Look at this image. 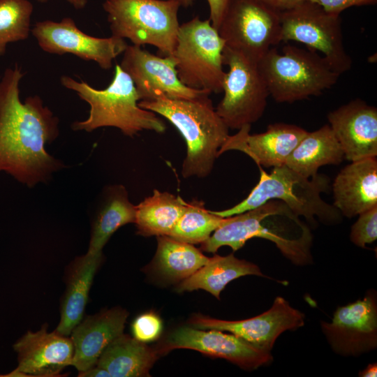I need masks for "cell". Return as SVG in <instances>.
Wrapping results in <instances>:
<instances>
[{"label":"cell","instance_id":"18","mask_svg":"<svg viewBox=\"0 0 377 377\" xmlns=\"http://www.w3.org/2000/svg\"><path fill=\"white\" fill-rule=\"evenodd\" d=\"M329 126L344 158L355 161L377 156V109L355 99L330 112Z\"/></svg>","mask_w":377,"mask_h":377},{"label":"cell","instance_id":"3","mask_svg":"<svg viewBox=\"0 0 377 377\" xmlns=\"http://www.w3.org/2000/svg\"><path fill=\"white\" fill-rule=\"evenodd\" d=\"M210 94L191 99L158 98L140 101V108L168 119L186 145L182 165L184 178H204L212 172L219 151L229 137V128L217 114Z\"/></svg>","mask_w":377,"mask_h":377},{"label":"cell","instance_id":"10","mask_svg":"<svg viewBox=\"0 0 377 377\" xmlns=\"http://www.w3.org/2000/svg\"><path fill=\"white\" fill-rule=\"evenodd\" d=\"M223 61L228 71L223 97L215 109L228 128L239 130L263 116L269 94L258 62L226 46Z\"/></svg>","mask_w":377,"mask_h":377},{"label":"cell","instance_id":"36","mask_svg":"<svg viewBox=\"0 0 377 377\" xmlns=\"http://www.w3.org/2000/svg\"><path fill=\"white\" fill-rule=\"evenodd\" d=\"M80 377H111L105 369L95 365L86 371L78 372Z\"/></svg>","mask_w":377,"mask_h":377},{"label":"cell","instance_id":"35","mask_svg":"<svg viewBox=\"0 0 377 377\" xmlns=\"http://www.w3.org/2000/svg\"><path fill=\"white\" fill-rule=\"evenodd\" d=\"M271 8L283 11L288 10L302 0H260Z\"/></svg>","mask_w":377,"mask_h":377},{"label":"cell","instance_id":"27","mask_svg":"<svg viewBox=\"0 0 377 377\" xmlns=\"http://www.w3.org/2000/svg\"><path fill=\"white\" fill-rule=\"evenodd\" d=\"M188 202L179 195L154 189L153 194L135 205L137 234L163 236L170 234Z\"/></svg>","mask_w":377,"mask_h":377},{"label":"cell","instance_id":"33","mask_svg":"<svg viewBox=\"0 0 377 377\" xmlns=\"http://www.w3.org/2000/svg\"><path fill=\"white\" fill-rule=\"evenodd\" d=\"M318 4L328 12L340 14L352 6L374 4L377 0H306Z\"/></svg>","mask_w":377,"mask_h":377},{"label":"cell","instance_id":"29","mask_svg":"<svg viewBox=\"0 0 377 377\" xmlns=\"http://www.w3.org/2000/svg\"><path fill=\"white\" fill-rule=\"evenodd\" d=\"M224 221L207 209L203 201L195 199L188 202L169 236L191 244H202Z\"/></svg>","mask_w":377,"mask_h":377},{"label":"cell","instance_id":"15","mask_svg":"<svg viewBox=\"0 0 377 377\" xmlns=\"http://www.w3.org/2000/svg\"><path fill=\"white\" fill-rule=\"evenodd\" d=\"M176 348L197 350L227 360L244 369H256L273 360L270 352L256 347L233 334L217 330L182 327L172 332L158 348L160 354Z\"/></svg>","mask_w":377,"mask_h":377},{"label":"cell","instance_id":"38","mask_svg":"<svg viewBox=\"0 0 377 377\" xmlns=\"http://www.w3.org/2000/svg\"><path fill=\"white\" fill-rule=\"evenodd\" d=\"M40 3H45L48 0H36ZM76 9H82L87 3V0H66Z\"/></svg>","mask_w":377,"mask_h":377},{"label":"cell","instance_id":"32","mask_svg":"<svg viewBox=\"0 0 377 377\" xmlns=\"http://www.w3.org/2000/svg\"><path fill=\"white\" fill-rule=\"evenodd\" d=\"M162 321L154 312L144 313L133 322L131 330L133 337L143 343L158 339L162 331Z\"/></svg>","mask_w":377,"mask_h":377},{"label":"cell","instance_id":"20","mask_svg":"<svg viewBox=\"0 0 377 377\" xmlns=\"http://www.w3.org/2000/svg\"><path fill=\"white\" fill-rule=\"evenodd\" d=\"M128 316L126 309L113 307L83 318L69 335L74 346L71 365L78 372L95 366L105 348L123 333Z\"/></svg>","mask_w":377,"mask_h":377},{"label":"cell","instance_id":"17","mask_svg":"<svg viewBox=\"0 0 377 377\" xmlns=\"http://www.w3.org/2000/svg\"><path fill=\"white\" fill-rule=\"evenodd\" d=\"M45 323L37 332L27 331L13 346L17 355L16 371L26 377H58L71 365L74 346L69 336L47 332Z\"/></svg>","mask_w":377,"mask_h":377},{"label":"cell","instance_id":"41","mask_svg":"<svg viewBox=\"0 0 377 377\" xmlns=\"http://www.w3.org/2000/svg\"><path fill=\"white\" fill-rule=\"evenodd\" d=\"M0 80H1V77H0Z\"/></svg>","mask_w":377,"mask_h":377},{"label":"cell","instance_id":"19","mask_svg":"<svg viewBox=\"0 0 377 377\" xmlns=\"http://www.w3.org/2000/svg\"><path fill=\"white\" fill-rule=\"evenodd\" d=\"M251 126H245L234 135H229L219 151L239 150L249 155L259 167H278L285 165L308 131L293 124H269L264 133L250 135Z\"/></svg>","mask_w":377,"mask_h":377},{"label":"cell","instance_id":"6","mask_svg":"<svg viewBox=\"0 0 377 377\" xmlns=\"http://www.w3.org/2000/svg\"><path fill=\"white\" fill-rule=\"evenodd\" d=\"M269 96L278 103L316 96L334 85L340 75L317 52L287 45L272 47L258 62Z\"/></svg>","mask_w":377,"mask_h":377},{"label":"cell","instance_id":"23","mask_svg":"<svg viewBox=\"0 0 377 377\" xmlns=\"http://www.w3.org/2000/svg\"><path fill=\"white\" fill-rule=\"evenodd\" d=\"M135 205L128 198L126 188L121 184L107 187L94 218L87 254H103V249L111 236L121 227L135 223Z\"/></svg>","mask_w":377,"mask_h":377},{"label":"cell","instance_id":"11","mask_svg":"<svg viewBox=\"0 0 377 377\" xmlns=\"http://www.w3.org/2000/svg\"><path fill=\"white\" fill-rule=\"evenodd\" d=\"M218 31L225 46L258 62L282 42L280 11L260 0H229Z\"/></svg>","mask_w":377,"mask_h":377},{"label":"cell","instance_id":"26","mask_svg":"<svg viewBox=\"0 0 377 377\" xmlns=\"http://www.w3.org/2000/svg\"><path fill=\"white\" fill-rule=\"evenodd\" d=\"M246 275L263 276L256 264L236 258L232 253L209 258L205 265L189 277L181 281L178 292L202 289L219 299L221 292L228 283Z\"/></svg>","mask_w":377,"mask_h":377},{"label":"cell","instance_id":"4","mask_svg":"<svg viewBox=\"0 0 377 377\" xmlns=\"http://www.w3.org/2000/svg\"><path fill=\"white\" fill-rule=\"evenodd\" d=\"M61 84L73 91L90 106L84 121L73 122L74 131L91 132L101 127H115L126 136L133 137L144 130L163 133L165 123L156 113L138 105L140 98L135 85L121 66H115L111 83L104 89H96L87 82L68 75L61 77Z\"/></svg>","mask_w":377,"mask_h":377},{"label":"cell","instance_id":"30","mask_svg":"<svg viewBox=\"0 0 377 377\" xmlns=\"http://www.w3.org/2000/svg\"><path fill=\"white\" fill-rule=\"evenodd\" d=\"M33 10L29 0H0V56L8 43L29 37Z\"/></svg>","mask_w":377,"mask_h":377},{"label":"cell","instance_id":"12","mask_svg":"<svg viewBox=\"0 0 377 377\" xmlns=\"http://www.w3.org/2000/svg\"><path fill=\"white\" fill-rule=\"evenodd\" d=\"M31 31L43 51L59 55L71 54L85 61H94L104 70L111 68L113 60L128 45L125 39L113 36L98 38L86 34L71 17L60 22H38Z\"/></svg>","mask_w":377,"mask_h":377},{"label":"cell","instance_id":"25","mask_svg":"<svg viewBox=\"0 0 377 377\" xmlns=\"http://www.w3.org/2000/svg\"><path fill=\"white\" fill-rule=\"evenodd\" d=\"M344 155L341 147L328 124L307 132L285 165L302 176L309 178L318 175V170L325 165H338Z\"/></svg>","mask_w":377,"mask_h":377},{"label":"cell","instance_id":"31","mask_svg":"<svg viewBox=\"0 0 377 377\" xmlns=\"http://www.w3.org/2000/svg\"><path fill=\"white\" fill-rule=\"evenodd\" d=\"M351 227L350 241L356 246L364 248L377 239V206L361 214Z\"/></svg>","mask_w":377,"mask_h":377},{"label":"cell","instance_id":"8","mask_svg":"<svg viewBox=\"0 0 377 377\" xmlns=\"http://www.w3.org/2000/svg\"><path fill=\"white\" fill-rule=\"evenodd\" d=\"M225 41L210 20L196 16L179 25L172 54L181 82L210 94L222 92Z\"/></svg>","mask_w":377,"mask_h":377},{"label":"cell","instance_id":"16","mask_svg":"<svg viewBox=\"0 0 377 377\" xmlns=\"http://www.w3.org/2000/svg\"><path fill=\"white\" fill-rule=\"evenodd\" d=\"M322 330L334 353L358 356L377 346V302L375 291L362 300L339 306L330 323L322 322Z\"/></svg>","mask_w":377,"mask_h":377},{"label":"cell","instance_id":"13","mask_svg":"<svg viewBox=\"0 0 377 377\" xmlns=\"http://www.w3.org/2000/svg\"><path fill=\"white\" fill-rule=\"evenodd\" d=\"M119 66L132 80L140 101L163 98L191 99L209 93L184 84L172 56H157L140 46L128 45Z\"/></svg>","mask_w":377,"mask_h":377},{"label":"cell","instance_id":"24","mask_svg":"<svg viewBox=\"0 0 377 377\" xmlns=\"http://www.w3.org/2000/svg\"><path fill=\"white\" fill-rule=\"evenodd\" d=\"M159 355L158 349L122 333L105 348L96 365L111 377H145Z\"/></svg>","mask_w":377,"mask_h":377},{"label":"cell","instance_id":"14","mask_svg":"<svg viewBox=\"0 0 377 377\" xmlns=\"http://www.w3.org/2000/svg\"><path fill=\"white\" fill-rule=\"evenodd\" d=\"M189 325L200 330H217L230 332L256 347L270 352L276 339L287 330H295L304 324V315L293 308L283 297L275 298L269 309L241 320H225L194 314Z\"/></svg>","mask_w":377,"mask_h":377},{"label":"cell","instance_id":"37","mask_svg":"<svg viewBox=\"0 0 377 377\" xmlns=\"http://www.w3.org/2000/svg\"><path fill=\"white\" fill-rule=\"evenodd\" d=\"M377 376V364L376 362L367 365V367L359 373L362 377H376Z\"/></svg>","mask_w":377,"mask_h":377},{"label":"cell","instance_id":"21","mask_svg":"<svg viewBox=\"0 0 377 377\" xmlns=\"http://www.w3.org/2000/svg\"><path fill=\"white\" fill-rule=\"evenodd\" d=\"M333 206L352 218L377 206V161L368 158L344 167L332 184Z\"/></svg>","mask_w":377,"mask_h":377},{"label":"cell","instance_id":"2","mask_svg":"<svg viewBox=\"0 0 377 377\" xmlns=\"http://www.w3.org/2000/svg\"><path fill=\"white\" fill-rule=\"evenodd\" d=\"M253 237L274 243L281 253L295 265L312 262L310 230L287 205L278 200L226 217L224 222L201 244V249L207 253H216L220 247L228 246L236 251Z\"/></svg>","mask_w":377,"mask_h":377},{"label":"cell","instance_id":"22","mask_svg":"<svg viewBox=\"0 0 377 377\" xmlns=\"http://www.w3.org/2000/svg\"><path fill=\"white\" fill-rule=\"evenodd\" d=\"M103 260L102 255L75 257L66 269V288L60 304V320L55 331L69 336L83 318L89 293Z\"/></svg>","mask_w":377,"mask_h":377},{"label":"cell","instance_id":"39","mask_svg":"<svg viewBox=\"0 0 377 377\" xmlns=\"http://www.w3.org/2000/svg\"><path fill=\"white\" fill-rule=\"evenodd\" d=\"M175 1L178 2L180 6H183L184 8H187L191 6L195 1V0H175Z\"/></svg>","mask_w":377,"mask_h":377},{"label":"cell","instance_id":"1","mask_svg":"<svg viewBox=\"0 0 377 377\" xmlns=\"http://www.w3.org/2000/svg\"><path fill=\"white\" fill-rule=\"evenodd\" d=\"M24 74L16 64L0 80V172L32 187L47 182L64 164L45 145L59 135V119L38 96L20 98Z\"/></svg>","mask_w":377,"mask_h":377},{"label":"cell","instance_id":"7","mask_svg":"<svg viewBox=\"0 0 377 377\" xmlns=\"http://www.w3.org/2000/svg\"><path fill=\"white\" fill-rule=\"evenodd\" d=\"M179 7L175 0H105L103 3L112 36L127 38L137 46H154L162 57L173 53Z\"/></svg>","mask_w":377,"mask_h":377},{"label":"cell","instance_id":"9","mask_svg":"<svg viewBox=\"0 0 377 377\" xmlns=\"http://www.w3.org/2000/svg\"><path fill=\"white\" fill-rule=\"evenodd\" d=\"M280 17L282 41L299 42L319 52L340 75L351 68L352 59L343 45L340 14L302 0L281 11Z\"/></svg>","mask_w":377,"mask_h":377},{"label":"cell","instance_id":"40","mask_svg":"<svg viewBox=\"0 0 377 377\" xmlns=\"http://www.w3.org/2000/svg\"><path fill=\"white\" fill-rule=\"evenodd\" d=\"M20 376H21V374L17 371H15V369L6 375H0V377H20Z\"/></svg>","mask_w":377,"mask_h":377},{"label":"cell","instance_id":"34","mask_svg":"<svg viewBox=\"0 0 377 377\" xmlns=\"http://www.w3.org/2000/svg\"><path fill=\"white\" fill-rule=\"evenodd\" d=\"M207 1L209 8V20L213 27L218 30L229 0H207Z\"/></svg>","mask_w":377,"mask_h":377},{"label":"cell","instance_id":"5","mask_svg":"<svg viewBox=\"0 0 377 377\" xmlns=\"http://www.w3.org/2000/svg\"><path fill=\"white\" fill-rule=\"evenodd\" d=\"M259 168V182L244 200L230 209L211 212L226 218L255 209L269 200H278L296 216H304L311 223L316 222V216L327 224L340 221V212L321 197V193L328 187L327 177L318 175L309 179L286 165L274 167L269 174Z\"/></svg>","mask_w":377,"mask_h":377},{"label":"cell","instance_id":"28","mask_svg":"<svg viewBox=\"0 0 377 377\" xmlns=\"http://www.w3.org/2000/svg\"><path fill=\"white\" fill-rule=\"evenodd\" d=\"M157 242L154 266L167 279L182 281L194 274L209 260L193 244L170 236H158Z\"/></svg>","mask_w":377,"mask_h":377}]
</instances>
